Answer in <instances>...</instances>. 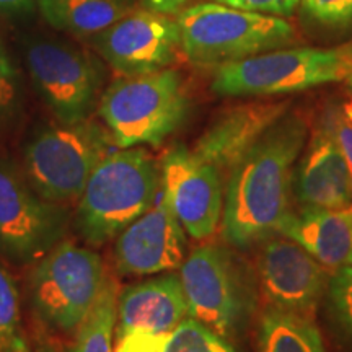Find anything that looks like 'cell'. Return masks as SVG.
<instances>
[{"instance_id":"d6986e66","label":"cell","mask_w":352,"mask_h":352,"mask_svg":"<svg viewBox=\"0 0 352 352\" xmlns=\"http://www.w3.org/2000/svg\"><path fill=\"white\" fill-rule=\"evenodd\" d=\"M51 26L76 36H96L132 12L127 0H34Z\"/></svg>"},{"instance_id":"7402d4cb","label":"cell","mask_w":352,"mask_h":352,"mask_svg":"<svg viewBox=\"0 0 352 352\" xmlns=\"http://www.w3.org/2000/svg\"><path fill=\"white\" fill-rule=\"evenodd\" d=\"M0 352H30L21 324L19 287L0 264Z\"/></svg>"},{"instance_id":"f546056e","label":"cell","mask_w":352,"mask_h":352,"mask_svg":"<svg viewBox=\"0 0 352 352\" xmlns=\"http://www.w3.org/2000/svg\"><path fill=\"white\" fill-rule=\"evenodd\" d=\"M34 0H0V12L3 13H21L33 8Z\"/></svg>"},{"instance_id":"e0dca14e","label":"cell","mask_w":352,"mask_h":352,"mask_svg":"<svg viewBox=\"0 0 352 352\" xmlns=\"http://www.w3.org/2000/svg\"><path fill=\"white\" fill-rule=\"evenodd\" d=\"M292 192L300 209H338L352 202L346 158L323 121L294 168Z\"/></svg>"},{"instance_id":"6da1fadb","label":"cell","mask_w":352,"mask_h":352,"mask_svg":"<svg viewBox=\"0 0 352 352\" xmlns=\"http://www.w3.org/2000/svg\"><path fill=\"white\" fill-rule=\"evenodd\" d=\"M305 142V121L285 113L233 166L222 210V236L228 245L246 248L280 232L290 214L294 168Z\"/></svg>"},{"instance_id":"1f68e13d","label":"cell","mask_w":352,"mask_h":352,"mask_svg":"<svg viewBox=\"0 0 352 352\" xmlns=\"http://www.w3.org/2000/svg\"><path fill=\"white\" fill-rule=\"evenodd\" d=\"M349 83H351V88H352V77L349 78Z\"/></svg>"},{"instance_id":"8992f818","label":"cell","mask_w":352,"mask_h":352,"mask_svg":"<svg viewBox=\"0 0 352 352\" xmlns=\"http://www.w3.org/2000/svg\"><path fill=\"white\" fill-rule=\"evenodd\" d=\"M111 142L107 131L88 120L46 126L26 142L23 171L43 197L67 206L80 199L95 166L111 152Z\"/></svg>"},{"instance_id":"4316f807","label":"cell","mask_w":352,"mask_h":352,"mask_svg":"<svg viewBox=\"0 0 352 352\" xmlns=\"http://www.w3.org/2000/svg\"><path fill=\"white\" fill-rule=\"evenodd\" d=\"M222 6L267 16H289L296 12L300 0H217Z\"/></svg>"},{"instance_id":"9a60e30c","label":"cell","mask_w":352,"mask_h":352,"mask_svg":"<svg viewBox=\"0 0 352 352\" xmlns=\"http://www.w3.org/2000/svg\"><path fill=\"white\" fill-rule=\"evenodd\" d=\"M114 256L118 270L126 276H152L182 267L186 233L162 189L155 204L118 235Z\"/></svg>"},{"instance_id":"f1b7e54d","label":"cell","mask_w":352,"mask_h":352,"mask_svg":"<svg viewBox=\"0 0 352 352\" xmlns=\"http://www.w3.org/2000/svg\"><path fill=\"white\" fill-rule=\"evenodd\" d=\"M184 3H188V0H145V6L152 12L164 13V15L179 12Z\"/></svg>"},{"instance_id":"9c48e42d","label":"cell","mask_w":352,"mask_h":352,"mask_svg":"<svg viewBox=\"0 0 352 352\" xmlns=\"http://www.w3.org/2000/svg\"><path fill=\"white\" fill-rule=\"evenodd\" d=\"M179 277L189 318L222 338L232 336L240 328L252 305L250 290L226 248L214 243L197 246L184 258Z\"/></svg>"},{"instance_id":"ac0fdd59","label":"cell","mask_w":352,"mask_h":352,"mask_svg":"<svg viewBox=\"0 0 352 352\" xmlns=\"http://www.w3.org/2000/svg\"><path fill=\"white\" fill-rule=\"evenodd\" d=\"M279 235L297 241L327 267H352V202L338 209L290 212Z\"/></svg>"},{"instance_id":"ba28073f","label":"cell","mask_w":352,"mask_h":352,"mask_svg":"<svg viewBox=\"0 0 352 352\" xmlns=\"http://www.w3.org/2000/svg\"><path fill=\"white\" fill-rule=\"evenodd\" d=\"M70 222L63 204L47 201L23 168L0 158V254L23 266L38 263L64 241Z\"/></svg>"},{"instance_id":"7c38bea8","label":"cell","mask_w":352,"mask_h":352,"mask_svg":"<svg viewBox=\"0 0 352 352\" xmlns=\"http://www.w3.org/2000/svg\"><path fill=\"white\" fill-rule=\"evenodd\" d=\"M162 191L184 232L196 240L210 239L223 210V176L184 145H175L160 162Z\"/></svg>"},{"instance_id":"ffe728a7","label":"cell","mask_w":352,"mask_h":352,"mask_svg":"<svg viewBox=\"0 0 352 352\" xmlns=\"http://www.w3.org/2000/svg\"><path fill=\"white\" fill-rule=\"evenodd\" d=\"M259 352H327L314 316L267 307L258 321Z\"/></svg>"},{"instance_id":"2e32d148","label":"cell","mask_w":352,"mask_h":352,"mask_svg":"<svg viewBox=\"0 0 352 352\" xmlns=\"http://www.w3.org/2000/svg\"><path fill=\"white\" fill-rule=\"evenodd\" d=\"M287 107L285 101H252L227 109L197 139L192 152L227 178L264 132L287 113Z\"/></svg>"},{"instance_id":"83f0119b","label":"cell","mask_w":352,"mask_h":352,"mask_svg":"<svg viewBox=\"0 0 352 352\" xmlns=\"http://www.w3.org/2000/svg\"><path fill=\"white\" fill-rule=\"evenodd\" d=\"M323 122L331 131L333 138L336 139L340 145L342 155L346 158L347 168H349L351 176V189H352V124L349 118L346 116L344 109L338 111V109H329L327 116L323 118Z\"/></svg>"},{"instance_id":"5b68a950","label":"cell","mask_w":352,"mask_h":352,"mask_svg":"<svg viewBox=\"0 0 352 352\" xmlns=\"http://www.w3.org/2000/svg\"><path fill=\"white\" fill-rule=\"evenodd\" d=\"M352 77V44L341 47L272 50L215 67L212 90L219 96L296 94Z\"/></svg>"},{"instance_id":"cb8c5ba5","label":"cell","mask_w":352,"mask_h":352,"mask_svg":"<svg viewBox=\"0 0 352 352\" xmlns=\"http://www.w3.org/2000/svg\"><path fill=\"white\" fill-rule=\"evenodd\" d=\"M20 103L19 74L0 43V127L7 126L16 114Z\"/></svg>"},{"instance_id":"d4e9b609","label":"cell","mask_w":352,"mask_h":352,"mask_svg":"<svg viewBox=\"0 0 352 352\" xmlns=\"http://www.w3.org/2000/svg\"><path fill=\"white\" fill-rule=\"evenodd\" d=\"M328 296L336 318L352 334V267H338L331 272Z\"/></svg>"},{"instance_id":"484cf974","label":"cell","mask_w":352,"mask_h":352,"mask_svg":"<svg viewBox=\"0 0 352 352\" xmlns=\"http://www.w3.org/2000/svg\"><path fill=\"white\" fill-rule=\"evenodd\" d=\"M308 19L327 26L352 23V0H300Z\"/></svg>"},{"instance_id":"603a6c76","label":"cell","mask_w":352,"mask_h":352,"mask_svg":"<svg viewBox=\"0 0 352 352\" xmlns=\"http://www.w3.org/2000/svg\"><path fill=\"white\" fill-rule=\"evenodd\" d=\"M165 352H235L226 338L195 318H186L171 334Z\"/></svg>"},{"instance_id":"277c9868","label":"cell","mask_w":352,"mask_h":352,"mask_svg":"<svg viewBox=\"0 0 352 352\" xmlns=\"http://www.w3.org/2000/svg\"><path fill=\"white\" fill-rule=\"evenodd\" d=\"M182 51L196 65L235 63L294 43L296 30L279 16L259 15L222 3H197L178 13Z\"/></svg>"},{"instance_id":"30bf717a","label":"cell","mask_w":352,"mask_h":352,"mask_svg":"<svg viewBox=\"0 0 352 352\" xmlns=\"http://www.w3.org/2000/svg\"><path fill=\"white\" fill-rule=\"evenodd\" d=\"M188 316L178 274L129 285L118 297L114 352H165L171 334Z\"/></svg>"},{"instance_id":"3957f363","label":"cell","mask_w":352,"mask_h":352,"mask_svg":"<svg viewBox=\"0 0 352 352\" xmlns=\"http://www.w3.org/2000/svg\"><path fill=\"white\" fill-rule=\"evenodd\" d=\"M189 98L173 69L122 76L100 100V116L120 148L160 145L186 120Z\"/></svg>"},{"instance_id":"52a82bcc","label":"cell","mask_w":352,"mask_h":352,"mask_svg":"<svg viewBox=\"0 0 352 352\" xmlns=\"http://www.w3.org/2000/svg\"><path fill=\"white\" fill-rule=\"evenodd\" d=\"M107 279L98 253L60 241L34 266L30 298L43 321L60 331H74L90 314Z\"/></svg>"},{"instance_id":"5bb4252c","label":"cell","mask_w":352,"mask_h":352,"mask_svg":"<svg viewBox=\"0 0 352 352\" xmlns=\"http://www.w3.org/2000/svg\"><path fill=\"white\" fill-rule=\"evenodd\" d=\"M95 47L121 76H142L166 69L182 50L176 20L152 10L131 12L96 34Z\"/></svg>"},{"instance_id":"4dcf8cb0","label":"cell","mask_w":352,"mask_h":352,"mask_svg":"<svg viewBox=\"0 0 352 352\" xmlns=\"http://www.w3.org/2000/svg\"><path fill=\"white\" fill-rule=\"evenodd\" d=\"M344 113H346V116L349 118V121H351V124H352V98H351L349 103H347L346 107H344Z\"/></svg>"},{"instance_id":"7a4b0ae2","label":"cell","mask_w":352,"mask_h":352,"mask_svg":"<svg viewBox=\"0 0 352 352\" xmlns=\"http://www.w3.org/2000/svg\"><path fill=\"white\" fill-rule=\"evenodd\" d=\"M160 186V168L145 148L111 151L90 175L74 227L87 243H107L155 204Z\"/></svg>"},{"instance_id":"4fadbf2b","label":"cell","mask_w":352,"mask_h":352,"mask_svg":"<svg viewBox=\"0 0 352 352\" xmlns=\"http://www.w3.org/2000/svg\"><path fill=\"white\" fill-rule=\"evenodd\" d=\"M258 245L256 270L267 307L314 316L331 277L327 266L284 235Z\"/></svg>"},{"instance_id":"8fae6325","label":"cell","mask_w":352,"mask_h":352,"mask_svg":"<svg viewBox=\"0 0 352 352\" xmlns=\"http://www.w3.org/2000/svg\"><path fill=\"white\" fill-rule=\"evenodd\" d=\"M25 57L34 87L57 120L65 124L85 121L101 83L96 65L67 44L39 39L26 44Z\"/></svg>"},{"instance_id":"44dd1931","label":"cell","mask_w":352,"mask_h":352,"mask_svg":"<svg viewBox=\"0 0 352 352\" xmlns=\"http://www.w3.org/2000/svg\"><path fill=\"white\" fill-rule=\"evenodd\" d=\"M118 297H120L118 285L108 277L90 314L78 327L72 352H114Z\"/></svg>"}]
</instances>
